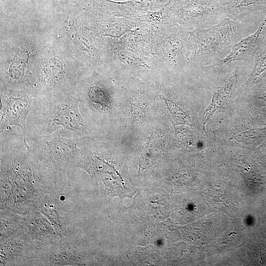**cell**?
<instances>
[{"instance_id":"7a4b0ae2","label":"cell","mask_w":266,"mask_h":266,"mask_svg":"<svg viewBox=\"0 0 266 266\" xmlns=\"http://www.w3.org/2000/svg\"><path fill=\"white\" fill-rule=\"evenodd\" d=\"M52 46L38 9L10 10L0 3V84L33 92L41 61Z\"/></svg>"},{"instance_id":"44dd1931","label":"cell","mask_w":266,"mask_h":266,"mask_svg":"<svg viewBox=\"0 0 266 266\" xmlns=\"http://www.w3.org/2000/svg\"><path fill=\"white\" fill-rule=\"evenodd\" d=\"M76 3L79 6H81L86 0H64Z\"/></svg>"},{"instance_id":"8fae6325","label":"cell","mask_w":266,"mask_h":266,"mask_svg":"<svg viewBox=\"0 0 266 266\" xmlns=\"http://www.w3.org/2000/svg\"><path fill=\"white\" fill-rule=\"evenodd\" d=\"M169 10L177 24L192 31L214 25L224 13L222 3L214 0H174Z\"/></svg>"},{"instance_id":"8992f818","label":"cell","mask_w":266,"mask_h":266,"mask_svg":"<svg viewBox=\"0 0 266 266\" xmlns=\"http://www.w3.org/2000/svg\"><path fill=\"white\" fill-rule=\"evenodd\" d=\"M240 29L237 20L227 18L212 26L189 32L190 61L216 63L222 60L234 44Z\"/></svg>"},{"instance_id":"4fadbf2b","label":"cell","mask_w":266,"mask_h":266,"mask_svg":"<svg viewBox=\"0 0 266 266\" xmlns=\"http://www.w3.org/2000/svg\"><path fill=\"white\" fill-rule=\"evenodd\" d=\"M45 266L87 265L88 255L80 234L46 245L40 259Z\"/></svg>"},{"instance_id":"9c48e42d","label":"cell","mask_w":266,"mask_h":266,"mask_svg":"<svg viewBox=\"0 0 266 266\" xmlns=\"http://www.w3.org/2000/svg\"><path fill=\"white\" fill-rule=\"evenodd\" d=\"M66 186L46 195L36 209L49 220L60 239L79 234L77 201Z\"/></svg>"},{"instance_id":"7c38bea8","label":"cell","mask_w":266,"mask_h":266,"mask_svg":"<svg viewBox=\"0 0 266 266\" xmlns=\"http://www.w3.org/2000/svg\"><path fill=\"white\" fill-rule=\"evenodd\" d=\"M188 36L189 32L177 24L165 26L155 38L156 52L164 62L173 66L191 62Z\"/></svg>"},{"instance_id":"5b68a950","label":"cell","mask_w":266,"mask_h":266,"mask_svg":"<svg viewBox=\"0 0 266 266\" xmlns=\"http://www.w3.org/2000/svg\"><path fill=\"white\" fill-rule=\"evenodd\" d=\"M89 69L65 51L51 46L42 58L35 76L33 90L35 99L48 100L77 90Z\"/></svg>"},{"instance_id":"ffe728a7","label":"cell","mask_w":266,"mask_h":266,"mask_svg":"<svg viewBox=\"0 0 266 266\" xmlns=\"http://www.w3.org/2000/svg\"><path fill=\"white\" fill-rule=\"evenodd\" d=\"M266 74V49L257 58L253 70L245 84V88L252 87Z\"/></svg>"},{"instance_id":"52a82bcc","label":"cell","mask_w":266,"mask_h":266,"mask_svg":"<svg viewBox=\"0 0 266 266\" xmlns=\"http://www.w3.org/2000/svg\"><path fill=\"white\" fill-rule=\"evenodd\" d=\"M59 129L44 135L28 133L26 140L31 151L41 160L65 173L75 168L80 152L82 138L64 137Z\"/></svg>"},{"instance_id":"2e32d148","label":"cell","mask_w":266,"mask_h":266,"mask_svg":"<svg viewBox=\"0 0 266 266\" xmlns=\"http://www.w3.org/2000/svg\"><path fill=\"white\" fill-rule=\"evenodd\" d=\"M266 25V17L257 30L252 34L234 44L229 52L223 59L213 64V66H221L235 61L247 59L256 50L259 37Z\"/></svg>"},{"instance_id":"e0dca14e","label":"cell","mask_w":266,"mask_h":266,"mask_svg":"<svg viewBox=\"0 0 266 266\" xmlns=\"http://www.w3.org/2000/svg\"><path fill=\"white\" fill-rule=\"evenodd\" d=\"M240 75V72L235 69L224 83L213 92L212 102L204 112L203 126L216 110L223 107L228 102Z\"/></svg>"},{"instance_id":"30bf717a","label":"cell","mask_w":266,"mask_h":266,"mask_svg":"<svg viewBox=\"0 0 266 266\" xmlns=\"http://www.w3.org/2000/svg\"><path fill=\"white\" fill-rule=\"evenodd\" d=\"M0 133L13 126L18 127L23 132L24 143L29 147L26 120L34 106V94L30 91L9 89L0 84Z\"/></svg>"},{"instance_id":"ac0fdd59","label":"cell","mask_w":266,"mask_h":266,"mask_svg":"<svg viewBox=\"0 0 266 266\" xmlns=\"http://www.w3.org/2000/svg\"><path fill=\"white\" fill-rule=\"evenodd\" d=\"M25 215L8 209H0V241L24 233Z\"/></svg>"},{"instance_id":"6da1fadb","label":"cell","mask_w":266,"mask_h":266,"mask_svg":"<svg viewBox=\"0 0 266 266\" xmlns=\"http://www.w3.org/2000/svg\"><path fill=\"white\" fill-rule=\"evenodd\" d=\"M0 133V209L26 215L66 185L63 173L38 158L24 143L21 129Z\"/></svg>"},{"instance_id":"d6986e66","label":"cell","mask_w":266,"mask_h":266,"mask_svg":"<svg viewBox=\"0 0 266 266\" xmlns=\"http://www.w3.org/2000/svg\"><path fill=\"white\" fill-rule=\"evenodd\" d=\"M224 13L237 20L256 10L266 7V0H233L222 3Z\"/></svg>"},{"instance_id":"277c9868","label":"cell","mask_w":266,"mask_h":266,"mask_svg":"<svg viewBox=\"0 0 266 266\" xmlns=\"http://www.w3.org/2000/svg\"><path fill=\"white\" fill-rule=\"evenodd\" d=\"M78 90L45 100L35 99L28 114V133L38 135L50 134L59 129L72 137L90 138L92 131L79 108Z\"/></svg>"},{"instance_id":"ba28073f","label":"cell","mask_w":266,"mask_h":266,"mask_svg":"<svg viewBox=\"0 0 266 266\" xmlns=\"http://www.w3.org/2000/svg\"><path fill=\"white\" fill-rule=\"evenodd\" d=\"M77 90L79 111L89 126L93 121L96 123L99 120L102 123L112 108L113 91L109 80L89 69L79 82Z\"/></svg>"},{"instance_id":"9a60e30c","label":"cell","mask_w":266,"mask_h":266,"mask_svg":"<svg viewBox=\"0 0 266 266\" xmlns=\"http://www.w3.org/2000/svg\"><path fill=\"white\" fill-rule=\"evenodd\" d=\"M26 233L32 240L47 245L60 240L49 220L40 212L35 210L25 215Z\"/></svg>"},{"instance_id":"7402d4cb","label":"cell","mask_w":266,"mask_h":266,"mask_svg":"<svg viewBox=\"0 0 266 266\" xmlns=\"http://www.w3.org/2000/svg\"><path fill=\"white\" fill-rule=\"evenodd\" d=\"M42 0H38L39 1H42Z\"/></svg>"},{"instance_id":"3957f363","label":"cell","mask_w":266,"mask_h":266,"mask_svg":"<svg viewBox=\"0 0 266 266\" xmlns=\"http://www.w3.org/2000/svg\"><path fill=\"white\" fill-rule=\"evenodd\" d=\"M38 9L50 34L52 45L58 47L89 68L105 70L100 35L82 19V9L64 0L38 1Z\"/></svg>"},{"instance_id":"5bb4252c","label":"cell","mask_w":266,"mask_h":266,"mask_svg":"<svg viewBox=\"0 0 266 266\" xmlns=\"http://www.w3.org/2000/svg\"><path fill=\"white\" fill-rule=\"evenodd\" d=\"M0 266H20L40 259L45 245L30 238L25 233L0 241Z\"/></svg>"}]
</instances>
